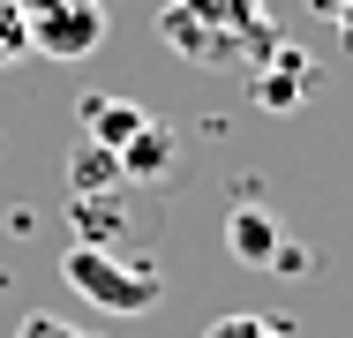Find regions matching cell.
Listing matches in <instances>:
<instances>
[{"label": "cell", "instance_id": "obj_9", "mask_svg": "<svg viewBox=\"0 0 353 338\" xmlns=\"http://www.w3.org/2000/svg\"><path fill=\"white\" fill-rule=\"evenodd\" d=\"M68 226L90 248H121V203H105V196H68Z\"/></svg>", "mask_w": 353, "mask_h": 338}, {"label": "cell", "instance_id": "obj_1", "mask_svg": "<svg viewBox=\"0 0 353 338\" xmlns=\"http://www.w3.org/2000/svg\"><path fill=\"white\" fill-rule=\"evenodd\" d=\"M61 278H68L90 308H105V316H150V308H158V286H165L150 256L90 248V241H75L68 256H61Z\"/></svg>", "mask_w": 353, "mask_h": 338}, {"label": "cell", "instance_id": "obj_4", "mask_svg": "<svg viewBox=\"0 0 353 338\" xmlns=\"http://www.w3.org/2000/svg\"><path fill=\"white\" fill-rule=\"evenodd\" d=\"M308 98H316V61L293 53V46H271L263 68H256V106L263 113H301Z\"/></svg>", "mask_w": 353, "mask_h": 338}, {"label": "cell", "instance_id": "obj_6", "mask_svg": "<svg viewBox=\"0 0 353 338\" xmlns=\"http://www.w3.org/2000/svg\"><path fill=\"white\" fill-rule=\"evenodd\" d=\"M75 121H83V143H105V150H121L128 135L150 121L136 98H113V90H83L75 98Z\"/></svg>", "mask_w": 353, "mask_h": 338}, {"label": "cell", "instance_id": "obj_11", "mask_svg": "<svg viewBox=\"0 0 353 338\" xmlns=\"http://www.w3.org/2000/svg\"><path fill=\"white\" fill-rule=\"evenodd\" d=\"M30 61V23H23V0H0V68Z\"/></svg>", "mask_w": 353, "mask_h": 338}, {"label": "cell", "instance_id": "obj_3", "mask_svg": "<svg viewBox=\"0 0 353 338\" xmlns=\"http://www.w3.org/2000/svg\"><path fill=\"white\" fill-rule=\"evenodd\" d=\"M38 61H90L105 46V0H23Z\"/></svg>", "mask_w": 353, "mask_h": 338}, {"label": "cell", "instance_id": "obj_13", "mask_svg": "<svg viewBox=\"0 0 353 338\" xmlns=\"http://www.w3.org/2000/svg\"><path fill=\"white\" fill-rule=\"evenodd\" d=\"M15 338H90V331H75V324H61V316H46V308H38V316H23V324H15Z\"/></svg>", "mask_w": 353, "mask_h": 338}, {"label": "cell", "instance_id": "obj_12", "mask_svg": "<svg viewBox=\"0 0 353 338\" xmlns=\"http://www.w3.org/2000/svg\"><path fill=\"white\" fill-rule=\"evenodd\" d=\"M203 338H293V331H285L279 316H248V308H241V316H218Z\"/></svg>", "mask_w": 353, "mask_h": 338}, {"label": "cell", "instance_id": "obj_14", "mask_svg": "<svg viewBox=\"0 0 353 338\" xmlns=\"http://www.w3.org/2000/svg\"><path fill=\"white\" fill-rule=\"evenodd\" d=\"M308 8H316V15H323L339 38H353V0H308Z\"/></svg>", "mask_w": 353, "mask_h": 338}, {"label": "cell", "instance_id": "obj_7", "mask_svg": "<svg viewBox=\"0 0 353 338\" xmlns=\"http://www.w3.org/2000/svg\"><path fill=\"white\" fill-rule=\"evenodd\" d=\"M225 248H233L241 264L271 270V256H279V226H271V210H263V203H241V210L225 218Z\"/></svg>", "mask_w": 353, "mask_h": 338}, {"label": "cell", "instance_id": "obj_8", "mask_svg": "<svg viewBox=\"0 0 353 338\" xmlns=\"http://www.w3.org/2000/svg\"><path fill=\"white\" fill-rule=\"evenodd\" d=\"M68 181H75V196H113V188H128V181H121V158H113L105 143H75Z\"/></svg>", "mask_w": 353, "mask_h": 338}, {"label": "cell", "instance_id": "obj_2", "mask_svg": "<svg viewBox=\"0 0 353 338\" xmlns=\"http://www.w3.org/2000/svg\"><path fill=\"white\" fill-rule=\"evenodd\" d=\"M158 46L181 53L188 68H225V75H233V68H263V53L279 46V30H248V38H241V30H218L203 15H188L181 0H165V8H158Z\"/></svg>", "mask_w": 353, "mask_h": 338}, {"label": "cell", "instance_id": "obj_10", "mask_svg": "<svg viewBox=\"0 0 353 338\" xmlns=\"http://www.w3.org/2000/svg\"><path fill=\"white\" fill-rule=\"evenodd\" d=\"M188 15H203V23H218V30H271V8L263 0H181Z\"/></svg>", "mask_w": 353, "mask_h": 338}, {"label": "cell", "instance_id": "obj_5", "mask_svg": "<svg viewBox=\"0 0 353 338\" xmlns=\"http://www.w3.org/2000/svg\"><path fill=\"white\" fill-rule=\"evenodd\" d=\"M113 158H121V181H128V188H158V181H165V173L181 166V143H173V128L143 121V128L128 135V143H121Z\"/></svg>", "mask_w": 353, "mask_h": 338}]
</instances>
